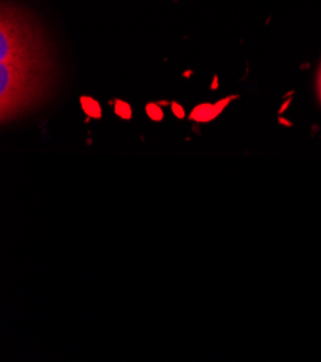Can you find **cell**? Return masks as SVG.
<instances>
[{"label": "cell", "instance_id": "obj_1", "mask_svg": "<svg viewBox=\"0 0 321 362\" xmlns=\"http://www.w3.org/2000/svg\"><path fill=\"white\" fill-rule=\"evenodd\" d=\"M83 107H84V110L87 112V115H90L91 117H98L101 115L99 105L91 98H83Z\"/></svg>", "mask_w": 321, "mask_h": 362}, {"label": "cell", "instance_id": "obj_2", "mask_svg": "<svg viewBox=\"0 0 321 362\" xmlns=\"http://www.w3.org/2000/svg\"><path fill=\"white\" fill-rule=\"evenodd\" d=\"M116 112H117V115L119 116H121L123 119H128L130 117V115H131V112H130V107L127 105V104H123V103H117V105H116Z\"/></svg>", "mask_w": 321, "mask_h": 362}, {"label": "cell", "instance_id": "obj_3", "mask_svg": "<svg viewBox=\"0 0 321 362\" xmlns=\"http://www.w3.org/2000/svg\"><path fill=\"white\" fill-rule=\"evenodd\" d=\"M147 113H149V116H150L152 119H155V120H160L162 116H163V113H162V110L159 108V105H155V104H150V105L147 107Z\"/></svg>", "mask_w": 321, "mask_h": 362}, {"label": "cell", "instance_id": "obj_4", "mask_svg": "<svg viewBox=\"0 0 321 362\" xmlns=\"http://www.w3.org/2000/svg\"><path fill=\"white\" fill-rule=\"evenodd\" d=\"M317 91H318V98L321 103V65L318 68V76H317Z\"/></svg>", "mask_w": 321, "mask_h": 362}]
</instances>
